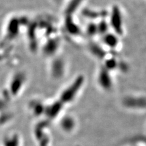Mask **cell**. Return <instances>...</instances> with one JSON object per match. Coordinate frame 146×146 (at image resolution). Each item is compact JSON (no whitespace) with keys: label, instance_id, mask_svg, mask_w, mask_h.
I'll list each match as a JSON object with an SVG mask.
<instances>
[{"label":"cell","instance_id":"1","mask_svg":"<svg viewBox=\"0 0 146 146\" xmlns=\"http://www.w3.org/2000/svg\"><path fill=\"white\" fill-rule=\"evenodd\" d=\"M113 23L114 24V28H115L117 33H119L121 31V17L119 13L118 12V11H115V12L114 13V15H113Z\"/></svg>","mask_w":146,"mask_h":146},{"label":"cell","instance_id":"2","mask_svg":"<svg viewBox=\"0 0 146 146\" xmlns=\"http://www.w3.org/2000/svg\"><path fill=\"white\" fill-rule=\"evenodd\" d=\"M105 42H106V44H108L109 46L114 47V46H115L116 44L117 40L115 37V36L107 35L106 38H105Z\"/></svg>","mask_w":146,"mask_h":146}]
</instances>
